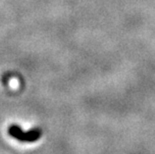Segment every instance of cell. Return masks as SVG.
<instances>
[{"instance_id":"cell-1","label":"cell","mask_w":155,"mask_h":154,"mask_svg":"<svg viewBox=\"0 0 155 154\" xmlns=\"http://www.w3.org/2000/svg\"><path fill=\"white\" fill-rule=\"evenodd\" d=\"M8 134L13 138L19 140L22 142H34L40 138L41 130L34 128L29 130L28 132H24L18 125H11L8 128Z\"/></svg>"}]
</instances>
